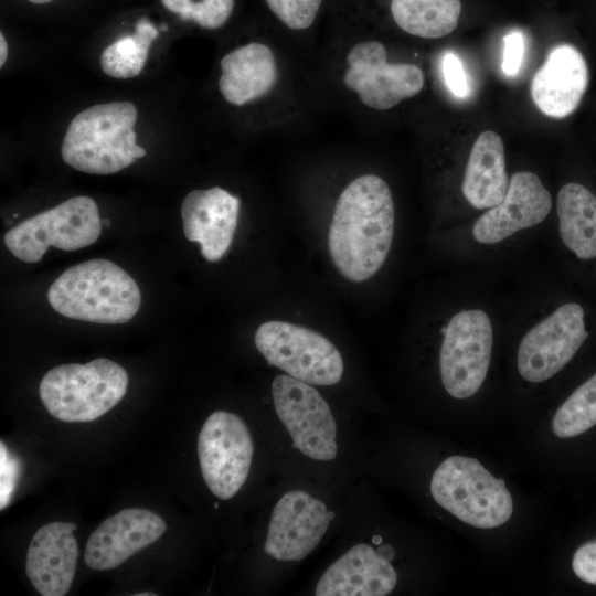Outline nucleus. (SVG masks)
<instances>
[{
	"mask_svg": "<svg viewBox=\"0 0 596 596\" xmlns=\"http://www.w3.org/2000/svg\"><path fill=\"white\" fill-rule=\"evenodd\" d=\"M394 222L392 193L381 177L363 174L344 188L328 236L330 257L344 278L362 283L379 272L392 245Z\"/></svg>",
	"mask_w": 596,
	"mask_h": 596,
	"instance_id": "1",
	"label": "nucleus"
},
{
	"mask_svg": "<svg viewBox=\"0 0 596 596\" xmlns=\"http://www.w3.org/2000/svg\"><path fill=\"white\" fill-rule=\"evenodd\" d=\"M47 300L66 318L120 324L137 315L141 295L135 279L117 264L91 259L63 272L50 286Z\"/></svg>",
	"mask_w": 596,
	"mask_h": 596,
	"instance_id": "2",
	"label": "nucleus"
},
{
	"mask_svg": "<svg viewBox=\"0 0 596 596\" xmlns=\"http://www.w3.org/2000/svg\"><path fill=\"white\" fill-rule=\"evenodd\" d=\"M126 370L109 359L51 369L41 380L40 398L54 418L67 423L92 422L116 406L128 389Z\"/></svg>",
	"mask_w": 596,
	"mask_h": 596,
	"instance_id": "3",
	"label": "nucleus"
},
{
	"mask_svg": "<svg viewBox=\"0 0 596 596\" xmlns=\"http://www.w3.org/2000/svg\"><path fill=\"white\" fill-rule=\"evenodd\" d=\"M430 494L457 519L479 529L504 524L513 502L503 479L493 477L477 459L451 456L434 471Z\"/></svg>",
	"mask_w": 596,
	"mask_h": 596,
	"instance_id": "4",
	"label": "nucleus"
},
{
	"mask_svg": "<svg viewBox=\"0 0 596 596\" xmlns=\"http://www.w3.org/2000/svg\"><path fill=\"white\" fill-rule=\"evenodd\" d=\"M137 108L130 102L92 106L68 125L62 158L72 168L93 174H111L130 166L125 134L132 130Z\"/></svg>",
	"mask_w": 596,
	"mask_h": 596,
	"instance_id": "5",
	"label": "nucleus"
},
{
	"mask_svg": "<svg viewBox=\"0 0 596 596\" xmlns=\"http://www.w3.org/2000/svg\"><path fill=\"white\" fill-rule=\"evenodd\" d=\"M102 225L96 202L88 196H74L10 228L4 244L18 259L38 263L50 246L77 251L94 244Z\"/></svg>",
	"mask_w": 596,
	"mask_h": 596,
	"instance_id": "6",
	"label": "nucleus"
},
{
	"mask_svg": "<svg viewBox=\"0 0 596 596\" xmlns=\"http://www.w3.org/2000/svg\"><path fill=\"white\" fill-rule=\"evenodd\" d=\"M257 350L269 365L311 385L340 382L343 360L337 347L319 332L299 324L272 320L255 332Z\"/></svg>",
	"mask_w": 596,
	"mask_h": 596,
	"instance_id": "7",
	"label": "nucleus"
},
{
	"mask_svg": "<svg viewBox=\"0 0 596 596\" xmlns=\"http://www.w3.org/2000/svg\"><path fill=\"white\" fill-rule=\"evenodd\" d=\"M441 331V383L450 396L470 397L482 385L490 365L493 341L491 321L482 310H462Z\"/></svg>",
	"mask_w": 596,
	"mask_h": 596,
	"instance_id": "8",
	"label": "nucleus"
},
{
	"mask_svg": "<svg viewBox=\"0 0 596 596\" xmlns=\"http://www.w3.org/2000/svg\"><path fill=\"white\" fill-rule=\"evenodd\" d=\"M253 455L252 435L241 417L216 411L206 418L198 436V456L202 477L214 496L228 500L238 492Z\"/></svg>",
	"mask_w": 596,
	"mask_h": 596,
	"instance_id": "9",
	"label": "nucleus"
},
{
	"mask_svg": "<svg viewBox=\"0 0 596 596\" xmlns=\"http://www.w3.org/2000/svg\"><path fill=\"white\" fill-rule=\"evenodd\" d=\"M272 396L277 416L299 451L316 460L336 458L337 424L329 404L311 384L278 375L272 383Z\"/></svg>",
	"mask_w": 596,
	"mask_h": 596,
	"instance_id": "10",
	"label": "nucleus"
},
{
	"mask_svg": "<svg viewBox=\"0 0 596 596\" xmlns=\"http://www.w3.org/2000/svg\"><path fill=\"white\" fill-rule=\"evenodd\" d=\"M344 85L360 102L375 110H387L416 96L424 87L422 70L411 63H391L379 41H362L347 54Z\"/></svg>",
	"mask_w": 596,
	"mask_h": 596,
	"instance_id": "11",
	"label": "nucleus"
},
{
	"mask_svg": "<svg viewBox=\"0 0 596 596\" xmlns=\"http://www.w3.org/2000/svg\"><path fill=\"white\" fill-rule=\"evenodd\" d=\"M587 337L582 306L562 305L521 340L517 356L520 375L532 383L549 380L572 360Z\"/></svg>",
	"mask_w": 596,
	"mask_h": 596,
	"instance_id": "12",
	"label": "nucleus"
},
{
	"mask_svg": "<svg viewBox=\"0 0 596 596\" xmlns=\"http://www.w3.org/2000/svg\"><path fill=\"white\" fill-rule=\"evenodd\" d=\"M334 517L326 504L302 490L285 493L269 520L264 551L278 561H300L326 534Z\"/></svg>",
	"mask_w": 596,
	"mask_h": 596,
	"instance_id": "13",
	"label": "nucleus"
},
{
	"mask_svg": "<svg viewBox=\"0 0 596 596\" xmlns=\"http://www.w3.org/2000/svg\"><path fill=\"white\" fill-rule=\"evenodd\" d=\"M157 513L128 508L107 518L91 534L84 553L85 564L95 571L113 570L157 541L166 531Z\"/></svg>",
	"mask_w": 596,
	"mask_h": 596,
	"instance_id": "14",
	"label": "nucleus"
},
{
	"mask_svg": "<svg viewBox=\"0 0 596 596\" xmlns=\"http://www.w3.org/2000/svg\"><path fill=\"white\" fill-rule=\"evenodd\" d=\"M552 209V198L533 172H515L504 199L481 215L472 227L475 240L496 244L515 232L538 225Z\"/></svg>",
	"mask_w": 596,
	"mask_h": 596,
	"instance_id": "15",
	"label": "nucleus"
},
{
	"mask_svg": "<svg viewBox=\"0 0 596 596\" xmlns=\"http://www.w3.org/2000/svg\"><path fill=\"white\" fill-rule=\"evenodd\" d=\"M240 200L220 187L193 190L181 205L183 232L201 246L202 256L220 260L232 245L237 225Z\"/></svg>",
	"mask_w": 596,
	"mask_h": 596,
	"instance_id": "16",
	"label": "nucleus"
},
{
	"mask_svg": "<svg viewBox=\"0 0 596 596\" xmlns=\"http://www.w3.org/2000/svg\"><path fill=\"white\" fill-rule=\"evenodd\" d=\"M71 522H51L33 535L26 552L25 572L42 596H64L76 571L78 546Z\"/></svg>",
	"mask_w": 596,
	"mask_h": 596,
	"instance_id": "17",
	"label": "nucleus"
},
{
	"mask_svg": "<svg viewBox=\"0 0 596 596\" xmlns=\"http://www.w3.org/2000/svg\"><path fill=\"white\" fill-rule=\"evenodd\" d=\"M389 546V545H387ZM361 543L332 563L319 578L316 596H385L396 586L397 575L384 552Z\"/></svg>",
	"mask_w": 596,
	"mask_h": 596,
	"instance_id": "18",
	"label": "nucleus"
},
{
	"mask_svg": "<svg viewBox=\"0 0 596 596\" xmlns=\"http://www.w3.org/2000/svg\"><path fill=\"white\" fill-rule=\"evenodd\" d=\"M588 85V68L573 45L553 47L535 73L531 96L536 107L552 118H564L579 105Z\"/></svg>",
	"mask_w": 596,
	"mask_h": 596,
	"instance_id": "19",
	"label": "nucleus"
},
{
	"mask_svg": "<svg viewBox=\"0 0 596 596\" xmlns=\"http://www.w3.org/2000/svg\"><path fill=\"white\" fill-rule=\"evenodd\" d=\"M219 88L224 99L243 106L268 94L276 84L278 68L272 49L251 42L227 53L221 60Z\"/></svg>",
	"mask_w": 596,
	"mask_h": 596,
	"instance_id": "20",
	"label": "nucleus"
},
{
	"mask_svg": "<svg viewBox=\"0 0 596 596\" xmlns=\"http://www.w3.org/2000/svg\"><path fill=\"white\" fill-rule=\"evenodd\" d=\"M508 187L502 139L497 132L486 130L477 137L471 148L462 193L473 207L490 209L504 199Z\"/></svg>",
	"mask_w": 596,
	"mask_h": 596,
	"instance_id": "21",
	"label": "nucleus"
},
{
	"mask_svg": "<svg viewBox=\"0 0 596 596\" xmlns=\"http://www.w3.org/2000/svg\"><path fill=\"white\" fill-rule=\"evenodd\" d=\"M560 235L581 259L596 257V196L579 183L563 185L557 194Z\"/></svg>",
	"mask_w": 596,
	"mask_h": 596,
	"instance_id": "22",
	"label": "nucleus"
},
{
	"mask_svg": "<svg viewBox=\"0 0 596 596\" xmlns=\"http://www.w3.org/2000/svg\"><path fill=\"white\" fill-rule=\"evenodd\" d=\"M460 11V0L391 1V13L397 26L423 39H438L451 33Z\"/></svg>",
	"mask_w": 596,
	"mask_h": 596,
	"instance_id": "23",
	"label": "nucleus"
},
{
	"mask_svg": "<svg viewBox=\"0 0 596 596\" xmlns=\"http://www.w3.org/2000/svg\"><path fill=\"white\" fill-rule=\"evenodd\" d=\"M596 425V373L558 407L553 433L560 438L578 436Z\"/></svg>",
	"mask_w": 596,
	"mask_h": 596,
	"instance_id": "24",
	"label": "nucleus"
},
{
	"mask_svg": "<svg viewBox=\"0 0 596 596\" xmlns=\"http://www.w3.org/2000/svg\"><path fill=\"white\" fill-rule=\"evenodd\" d=\"M164 8L184 21L204 29H219L228 20L234 0H161Z\"/></svg>",
	"mask_w": 596,
	"mask_h": 596,
	"instance_id": "25",
	"label": "nucleus"
},
{
	"mask_svg": "<svg viewBox=\"0 0 596 596\" xmlns=\"http://www.w3.org/2000/svg\"><path fill=\"white\" fill-rule=\"evenodd\" d=\"M270 11L289 29L306 30L313 22L322 0H266Z\"/></svg>",
	"mask_w": 596,
	"mask_h": 596,
	"instance_id": "26",
	"label": "nucleus"
},
{
	"mask_svg": "<svg viewBox=\"0 0 596 596\" xmlns=\"http://www.w3.org/2000/svg\"><path fill=\"white\" fill-rule=\"evenodd\" d=\"M441 73L453 95L465 98L469 95V83L461 60L454 52H446L441 60Z\"/></svg>",
	"mask_w": 596,
	"mask_h": 596,
	"instance_id": "27",
	"label": "nucleus"
},
{
	"mask_svg": "<svg viewBox=\"0 0 596 596\" xmlns=\"http://www.w3.org/2000/svg\"><path fill=\"white\" fill-rule=\"evenodd\" d=\"M0 448V508L3 510L14 492L17 480L19 478L20 464L18 459L9 453L3 441H1Z\"/></svg>",
	"mask_w": 596,
	"mask_h": 596,
	"instance_id": "28",
	"label": "nucleus"
},
{
	"mask_svg": "<svg viewBox=\"0 0 596 596\" xmlns=\"http://www.w3.org/2000/svg\"><path fill=\"white\" fill-rule=\"evenodd\" d=\"M524 52V38L520 31L509 32L503 38L501 68L507 76H515L521 67Z\"/></svg>",
	"mask_w": 596,
	"mask_h": 596,
	"instance_id": "29",
	"label": "nucleus"
},
{
	"mask_svg": "<svg viewBox=\"0 0 596 596\" xmlns=\"http://www.w3.org/2000/svg\"><path fill=\"white\" fill-rule=\"evenodd\" d=\"M572 567L578 578L596 585V541L585 543L576 550Z\"/></svg>",
	"mask_w": 596,
	"mask_h": 596,
	"instance_id": "30",
	"label": "nucleus"
},
{
	"mask_svg": "<svg viewBox=\"0 0 596 596\" xmlns=\"http://www.w3.org/2000/svg\"><path fill=\"white\" fill-rule=\"evenodd\" d=\"M8 56V44L2 33H0V66L2 67Z\"/></svg>",
	"mask_w": 596,
	"mask_h": 596,
	"instance_id": "31",
	"label": "nucleus"
},
{
	"mask_svg": "<svg viewBox=\"0 0 596 596\" xmlns=\"http://www.w3.org/2000/svg\"><path fill=\"white\" fill-rule=\"evenodd\" d=\"M124 139L126 142V149L134 148L136 146V134L134 130L126 132Z\"/></svg>",
	"mask_w": 596,
	"mask_h": 596,
	"instance_id": "32",
	"label": "nucleus"
},
{
	"mask_svg": "<svg viewBox=\"0 0 596 596\" xmlns=\"http://www.w3.org/2000/svg\"><path fill=\"white\" fill-rule=\"evenodd\" d=\"M132 153H134V157H135V158H142V157L146 156V150L142 149L141 147H139V146L136 145V146L132 148Z\"/></svg>",
	"mask_w": 596,
	"mask_h": 596,
	"instance_id": "33",
	"label": "nucleus"
},
{
	"mask_svg": "<svg viewBox=\"0 0 596 596\" xmlns=\"http://www.w3.org/2000/svg\"><path fill=\"white\" fill-rule=\"evenodd\" d=\"M29 1L35 4H43V3L51 2L53 0H29Z\"/></svg>",
	"mask_w": 596,
	"mask_h": 596,
	"instance_id": "34",
	"label": "nucleus"
},
{
	"mask_svg": "<svg viewBox=\"0 0 596 596\" xmlns=\"http://www.w3.org/2000/svg\"><path fill=\"white\" fill-rule=\"evenodd\" d=\"M156 595L155 593H138V594H135V596H153Z\"/></svg>",
	"mask_w": 596,
	"mask_h": 596,
	"instance_id": "35",
	"label": "nucleus"
},
{
	"mask_svg": "<svg viewBox=\"0 0 596 596\" xmlns=\"http://www.w3.org/2000/svg\"><path fill=\"white\" fill-rule=\"evenodd\" d=\"M159 31H167L168 30V25L167 24H160L159 28H158Z\"/></svg>",
	"mask_w": 596,
	"mask_h": 596,
	"instance_id": "36",
	"label": "nucleus"
},
{
	"mask_svg": "<svg viewBox=\"0 0 596 596\" xmlns=\"http://www.w3.org/2000/svg\"><path fill=\"white\" fill-rule=\"evenodd\" d=\"M103 223H104L105 225H109V222H108L106 219L102 220V224H103Z\"/></svg>",
	"mask_w": 596,
	"mask_h": 596,
	"instance_id": "37",
	"label": "nucleus"
}]
</instances>
